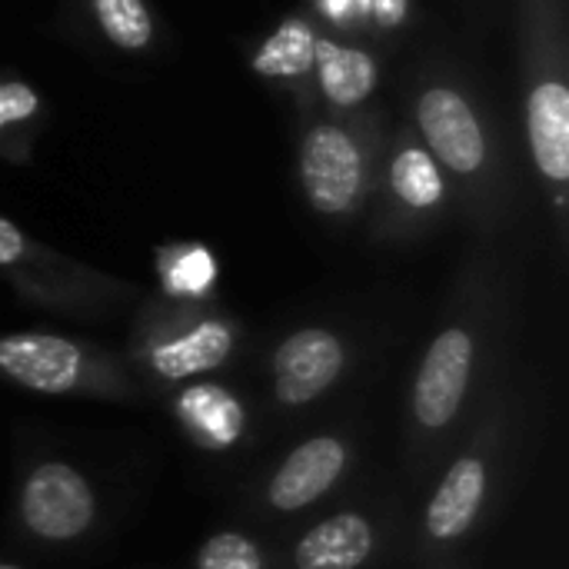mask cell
Instances as JSON below:
<instances>
[{"label": "cell", "instance_id": "obj_21", "mask_svg": "<svg viewBox=\"0 0 569 569\" xmlns=\"http://www.w3.org/2000/svg\"><path fill=\"white\" fill-rule=\"evenodd\" d=\"M367 10V37L393 40L410 30L413 23V0H363Z\"/></svg>", "mask_w": 569, "mask_h": 569}, {"label": "cell", "instance_id": "obj_22", "mask_svg": "<svg viewBox=\"0 0 569 569\" xmlns=\"http://www.w3.org/2000/svg\"><path fill=\"white\" fill-rule=\"evenodd\" d=\"M313 7V20L327 23V33L337 37H367V10L363 0H310Z\"/></svg>", "mask_w": 569, "mask_h": 569}, {"label": "cell", "instance_id": "obj_17", "mask_svg": "<svg viewBox=\"0 0 569 569\" xmlns=\"http://www.w3.org/2000/svg\"><path fill=\"white\" fill-rule=\"evenodd\" d=\"M183 569H280V533L247 520L210 530Z\"/></svg>", "mask_w": 569, "mask_h": 569}, {"label": "cell", "instance_id": "obj_5", "mask_svg": "<svg viewBox=\"0 0 569 569\" xmlns=\"http://www.w3.org/2000/svg\"><path fill=\"white\" fill-rule=\"evenodd\" d=\"M370 427L363 417H327L283 437V447L240 487V520L283 533L363 487Z\"/></svg>", "mask_w": 569, "mask_h": 569}, {"label": "cell", "instance_id": "obj_2", "mask_svg": "<svg viewBox=\"0 0 569 569\" xmlns=\"http://www.w3.org/2000/svg\"><path fill=\"white\" fill-rule=\"evenodd\" d=\"M530 437V403L507 373L473 427L457 440L430 480L410 497L397 569H417L470 553L500 513Z\"/></svg>", "mask_w": 569, "mask_h": 569}, {"label": "cell", "instance_id": "obj_20", "mask_svg": "<svg viewBox=\"0 0 569 569\" xmlns=\"http://www.w3.org/2000/svg\"><path fill=\"white\" fill-rule=\"evenodd\" d=\"M90 13L110 47L123 53H147L153 47L157 23L147 0H90Z\"/></svg>", "mask_w": 569, "mask_h": 569}, {"label": "cell", "instance_id": "obj_24", "mask_svg": "<svg viewBox=\"0 0 569 569\" xmlns=\"http://www.w3.org/2000/svg\"><path fill=\"white\" fill-rule=\"evenodd\" d=\"M457 3H460V7H467L477 20H480V17H487V13L493 10V0H457Z\"/></svg>", "mask_w": 569, "mask_h": 569}, {"label": "cell", "instance_id": "obj_23", "mask_svg": "<svg viewBox=\"0 0 569 569\" xmlns=\"http://www.w3.org/2000/svg\"><path fill=\"white\" fill-rule=\"evenodd\" d=\"M417 569H473L470 553H457V557H447V560H437V563H423Z\"/></svg>", "mask_w": 569, "mask_h": 569}, {"label": "cell", "instance_id": "obj_6", "mask_svg": "<svg viewBox=\"0 0 569 569\" xmlns=\"http://www.w3.org/2000/svg\"><path fill=\"white\" fill-rule=\"evenodd\" d=\"M243 353L247 327L220 300H173L163 293L137 300L120 347L127 370L150 403L190 380L237 373Z\"/></svg>", "mask_w": 569, "mask_h": 569}, {"label": "cell", "instance_id": "obj_13", "mask_svg": "<svg viewBox=\"0 0 569 569\" xmlns=\"http://www.w3.org/2000/svg\"><path fill=\"white\" fill-rule=\"evenodd\" d=\"M453 213V190L440 163L430 157L413 123L403 120L390 130L380 173L363 213L370 243L413 247L433 237Z\"/></svg>", "mask_w": 569, "mask_h": 569}, {"label": "cell", "instance_id": "obj_10", "mask_svg": "<svg viewBox=\"0 0 569 569\" xmlns=\"http://www.w3.org/2000/svg\"><path fill=\"white\" fill-rule=\"evenodd\" d=\"M410 490L357 487L280 533V569H397Z\"/></svg>", "mask_w": 569, "mask_h": 569}, {"label": "cell", "instance_id": "obj_4", "mask_svg": "<svg viewBox=\"0 0 569 569\" xmlns=\"http://www.w3.org/2000/svg\"><path fill=\"white\" fill-rule=\"evenodd\" d=\"M380 340L367 320L330 313L277 330L257 353L253 393L263 437H290L333 417L367 380Z\"/></svg>", "mask_w": 569, "mask_h": 569}, {"label": "cell", "instance_id": "obj_16", "mask_svg": "<svg viewBox=\"0 0 569 569\" xmlns=\"http://www.w3.org/2000/svg\"><path fill=\"white\" fill-rule=\"evenodd\" d=\"M317 33L320 27L310 13H290L250 50V70L263 83L293 97L300 113L317 110V97H313Z\"/></svg>", "mask_w": 569, "mask_h": 569}, {"label": "cell", "instance_id": "obj_19", "mask_svg": "<svg viewBox=\"0 0 569 569\" xmlns=\"http://www.w3.org/2000/svg\"><path fill=\"white\" fill-rule=\"evenodd\" d=\"M217 263L203 247H163L160 253V293L173 300H217Z\"/></svg>", "mask_w": 569, "mask_h": 569}, {"label": "cell", "instance_id": "obj_11", "mask_svg": "<svg viewBox=\"0 0 569 569\" xmlns=\"http://www.w3.org/2000/svg\"><path fill=\"white\" fill-rule=\"evenodd\" d=\"M0 383L97 403H150L120 350L60 330H0Z\"/></svg>", "mask_w": 569, "mask_h": 569}, {"label": "cell", "instance_id": "obj_8", "mask_svg": "<svg viewBox=\"0 0 569 569\" xmlns=\"http://www.w3.org/2000/svg\"><path fill=\"white\" fill-rule=\"evenodd\" d=\"M387 137L390 127L377 103L360 113H300L297 187L317 220L333 230L363 223Z\"/></svg>", "mask_w": 569, "mask_h": 569}, {"label": "cell", "instance_id": "obj_1", "mask_svg": "<svg viewBox=\"0 0 569 569\" xmlns=\"http://www.w3.org/2000/svg\"><path fill=\"white\" fill-rule=\"evenodd\" d=\"M513 330V273L497 247H477L457 270L437 327L407 380L400 413V470L410 497L473 427L507 377Z\"/></svg>", "mask_w": 569, "mask_h": 569}, {"label": "cell", "instance_id": "obj_18", "mask_svg": "<svg viewBox=\"0 0 569 569\" xmlns=\"http://www.w3.org/2000/svg\"><path fill=\"white\" fill-rule=\"evenodd\" d=\"M43 117V97L37 87L17 77L0 80V157L23 163L30 140Z\"/></svg>", "mask_w": 569, "mask_h": 569}, {"label": "cell", "instance_id": "obj_12", "mask_svg": "<svg viewBox=\"0 0 569 569\" xmlns=\"http://www.w3.org/2000/svg\"><path fill=\"white\" fill-rule=\"evenodd\" d=\"M0 280L17 300L67 320H107L140 300V287L87 267L0 217Z\"/></svg>", "mask_w": 569, "mask_h": 569}, {"label": "cell", "instance_id": "obj_25", "mask_svg": "<svg viewBox=\"0 0 569 569\" xmlns=\"http://www.w3.org/2000/svg\"><path fill=\"white\" fill-rule=\"evenodd\" d=\"M0 569H30V567H23V563H13V560H0Z\"/></svg>", "mask_w": 569, "mask_h": 569}, {"label": "cell", "instance_id": "obj_7", "mask_svg": "<svg viewBox=\"0 0 569 569\" xmlns=\"http://www.w3.org/2000/svg\"><path fill=\"white\" fill-rule=\"evenodd\" d=\"M517 53L530 163L550 193L560 240L569 187V17L567 0H517Z\"/></svg>", "mask_w": 569, "mask_h": 569}, {"label": "cell", "instance_id": "obj_3", "mask_svg": "<svg viewBox=\"0 0 569 569\" xmlns=\"http://www.w3.org/2000/svg\"><path fill=\"white\" fill-rule=\"evenodd\" d=\"M407 120L450 180L453 210L477 233L497 237L513 217L517 177L473 83L450 63L427 60L413 73Z\"/></svg>", "mask_w": 569, "mask_h": 569}, {"label": "cell", "instance_id": "obj_15", "mask_svg": "<svg viewBox=\"0 0 569 569\" xmlns=\"http://www.w3.org/2000/svg\"><path fill=\"white\" fill-rule=\"evenodd\" d=\"M383 80V60L353 37L320 30L313 47V97L323 113H360L373 107Z\"/></svg>", "mask_w": 569, "mask_h": 569}, {"label": "cell", "instance_id": "obj_14", "mask_svg": "<svg viewBox=\"0 0 569 569\" xmlns=\"http://www.w3.org/2000/svg\"><path fill=\"white\" fill-rule=\"evenodd\" d=\"M157 403L180 437L210 460H240L267 440L253 383L237 380V373L190 380Z\"/></svg>", "mask_w": 569, "mask_h": 569}, {"label": "cell", "instance_id": "obj_9", "mask_svg": "<svg viewBox=\"0 0 569 569\" xmlns=\"http://www.w3.org/2000/svg\"><path fill=\"white\" fill-rule=\"evenodd\" d=\"M7 517L23 547L73 553L100 540L110 523V503L90 467L67 453L33 450L17 463Z\"/></svg>", "mask_w": 569, "mask_h": 569}]
</instances>
